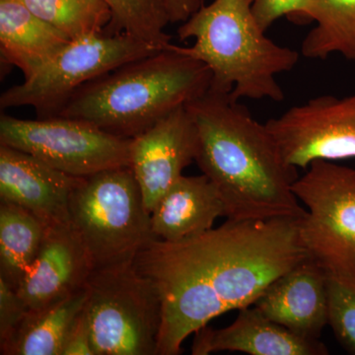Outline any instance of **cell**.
<instances>
[{"instance_id": "obj_5", "label": "cell", "mask_w": 355, "mask_h": 355, "mask_svg": "<svg viewBox=\"0 0 355 355\" xmlns=\"http://www.w3.org/2000/svg\"><path fill=\"white\" fill-rule=\"evenodd\" d=\"M69 224L93 270L133 263L159 240L130 167L83 178L70 198Z\"/></svg>"}, {"instance_id": "obj_16", "label": "cell", "mask_w": 355, "mask_h": 355, "mask_svg": "<svg viewBox=\"0 0 355 355\" xmlns=\"http://www.w3.org/2000/svg\"><path fill=\"white\" fill-rule=\"evenodd\" d=\"M220 216L225 207L209 178L182 175L156 203L151 223L159 240L177 242L214 228Z\"/></svg>"}, {"instance_id": "obj_25", "label": "cell", "mask_w": 355, "mask_h": 355, "mask_svg": "<svg viewBox=\"0 0 355 355\" xmlns=\"http://www.w3.org/2000/svg\"><path fill=\"white\" fill-rule=\"evenodd\" d=\"M29 308L12 287L0 279V345L12 338Z\"/></svg>"}, {"instance_id": "obj_7", "label": "cell", "mask_w": 355, "mask_h": 355, "mask_svg": "<svg viewBox=\"0 0 355 355\" xmlns=\"http://www.w3.org/2000/svg\"><path fill=\"white\" fill-rule=\"evenodd\" d=\"M305 171L292 184L307 209L301 242L328 277L355 286V169L318 159Z\"/></svg>"}, {"instance_id": "obj_20", "label": "cell", "mask_w": 355, "mask_h": 355, "mask_svg": "<svg viewBox=\"0 0 355 355\" xmlns=\"http://www.w3.org/2000/svg\"><path fill=\"white\" fill-rule=\"evenodd\" d=\"M310 22L316 25L301 44L305 58L326 60L338 53L355 62V0H313Z\"/></svg>"}, {"instance_id": "obj_14", "label": "cell", "mask_w": 355, "mask_h": 355, "mask_svg": "<svg viewBox=\"0 0 355 355\" xmlns=\"http://www.w3.org/2000/svg\"><path fill=\"white\" fill-rule=\"evenodd\" d=\"M327 284L326 272L309 258L272 282L254 306L295 335L320 340L329 321Z\"/></svg>"}, {"instance_id": "obj_17", "label": "cell", "mask_w": 355, "mask_h": 355, "mask_svg": "<svg viewBox=\"0 0 355 355\" xmlns=\"http://www.w3.org/2000/svg\"><path fill=\"white\" fill-rule=\"evenodd\" d=\"M71 41L22 0H0V49L7 64L29 78Z\"/></svg>"}, {"instance_id": "obj_26", "label": "cell", "mask_w": 355, "mask_h": 355, "mask_svg": "<svg viewBox=\"0 0 355 355\" xmlns=\"http://www.w3.org/2000/svg\"><path fill=\"white\" fill-rule=\"evenodd\" d=\"M62 355H95L90 322L85 306L77 315L70 328Z\"/></svg>"}, {"instance_id": "obj_24", "label": "cell", "mask_w": 355, "mask_h": 355, "mask_svg": "<svg viewBox=\"0 0 355 355\" xmlns=\"http://www.w3.org/2000/svg\"><path fill=\"white\" fill-rule=\"evenodd\" d=\"M312 3L313 0H253L252 12L261 29L266 32L284 16L296 23H310Z\"/></svg>"}, {"instance_id": "obj_27", "label": "cell", "mask_w": 355, "mask_h": 355, "mask_svg": "<svg viewBox=\"0 0 355 355\" xmlns=\"http://www.w3.org/2000/svg\"><path fill=\"white\" fill-rule=\"evenodd\" d=\"M170 22H184L200 8V0H164Z\"/></svg>"}, {"instance_id": "obj_1", "label": "cell", "mask_w": 355, "mask_h": 355, "mask_svg": "<svg viewBox=\"0 0 355 355\" xmlns=\"http://www.w3.org/2000/svg\"><path fill=\"white\" fill-rule=\"evenodd\" d=\"M302 218V217H301ZM299 220H232L177 242L156 240L133 261L162 300L157 355H178L214 318L253 306L266 287L309 259Z\"/></svg>"}, {"instance_id": "obj_10", "label": "cell", "mask_w": 355, "mask_h": 355, "mask_svg": "<svg viewBox=\"0 0 355 355\" xmlns=\"http://www.w3.org/2000/svg\"><path fill=\"white\" fill-rule=\"evenodd\" d=\"M288 165L307 169L314 160L355 157V93L321 95L266 123Z\"/></svg>"}, {"instance_id": "obj_11", "label": "cell", "mask_w": 355, "mask_h": 355, "mask_svg": "<svg viewBox=\"0 0 355 355\" xmlns=\"http://www.w3.org/2000/svg\"><path fill=\"white\" fill-rule=\"evenodd\" d=\"M198 149L197 125L187 106L132 139L130 168L149 214L184 168L196 161Z\"/></svg>"}, {"instance_id": "obj_4", "label": "cell", "mask_w": 355, "mask_h": 355, "mask_svg": "<svg viewBox=\"0 0 355 355\" xmlns=\"http://www.w3.org/2000/svg\"><path fill=\"white\" fill-rule=\"evenodd\" d=\"M253 0H214L202 6L178 29V36L195 39L175 50L200 60L211 72L210 88L236 100L282 102L277 76L291 71L299 53L266 36L252 12Z\"/></svg>"}, {"instance_id": "obj_2", "label": "cell", "mask_w": 355, "mask_h": 355, "mask_svg": "<svg viewBox=\"0 0 355 355\" xmlns=\"http://www.w3.org/2000/svg\"><path fill=\"white\" fill-rule=\"evenodd\" d=\"M187 109L198 130L195 162L216 186L227 219L305 216L292 190L297 168L287 164L266 123L254 120L239 100L211 89Z\"/></svg>"}, {"instance_id": "obj_21", "label": "cell", "mask_w": 355, "mask_h": 355, "mask_svg": "<svg viewBox=\"0 0 355 355\" xmlns=\"http://www.w3.org/2000/svg\"><path fill=\"white\" fill-rule=\"evenodd\" d=\"M111 19L104 29L108 36L128 35L160 50L171 44L165 32L170 22L164 0H104Z\"/></svg>"}, {"instance_id": "obj_23", "label": "cell", "mask_w": 355, "mask_h": 355, "mask_svg": "<svg viewBox=\"0 0 355 355\" xmlns=\"http://www.w3.org/2000/svg\"><path fill=\"white\" fill-rule=\"evenodd\" d=\"M328 324L338 343L355 355V286L328 277Z\"/></svg>"}, {"instance_id": "obj_3", "label": "cell", "mask_w": 355, "mask_h": 355, "mask_svg": "<svg viewBox=\"0 0 355 355\" xmlns=\"http://www.w3.org/2000/svg\"><path fill=\"white\" fill-rule=\"evenodd\" d=\"M211 72L175 50L132 60L76 91L57 116L93 123L123 139H135L175 110L207 92Z\"/></svg>"}, {"instance_id": "obj_15", "label": "cell", "mask_w": 355, "mask_h": 355, "mask_svg": "<svg viewBox=\"0 0 355 355\" xmlns=\"http://www.w3.org/2000/svg\"><path fill=\"white\" fill-rule=\"evenodd\" d=\"M191 354L239 352L251 355H328L320 340L301 338L266 317L258 308L249 306L226 328L205 326L195 333Z\"/></svg>"}, {"instance_id": "obj_22", "label": "cell", "mask_w": 355, "mask_h": 355, "mask_svg": "<svg viewBox=\"0 0 355 355\" xmlns=\"http://www.w3.org/2000/svg\"><path fill=\"white\" fill-rule=\"evenodd\" d=\"M30 10L70 40L101 34L111 19L104 0H22Z\"/></svg>"}, {"instance_id": "obj_13", "label": "cell", "mask_w": 355, "mask_h": 355, "mask_svg": "<svg viewBox=\"0 0 355 355\" xmlns=\"http://www.w3.org/2000/svg\"><path fill=\"white\" fill-rule=\"evenodd\" d=\"M92 265L69 223L46 227L43 242L16 288L29 310H38L85 287Z\"/></svg>"}, {"instance_id": "obj_8", "label": "cell", "mask_w": 355, "mask_h": 355, "mask_svg": "<svg viewBox=\"0 0 355 355\" xmlns=\"http://www.w3.org/2000/svg\"><path fill=\"white\" fill-rule=\"evenodd\" d=\"M128 36L89 35L71 40L29 78L4 91L1 109L32 107L39 118L57 116L78 89L121 65L160 51Z\"/></svg>"}, {"instance_id": "obj_9", "label": "cell", "mask_w": 355, "mask_h": 355, "mask_svg": "<svg viewBox=\"0 0 355 355\" xmlns=\"http://www.w3.org/2000/svg\"><path fill=\"white\" fill-rule=\"evenodd\" d=\"M0 144L30 153L74 177L130 167L132 139L116 137L78 119L21 120L1 114Z\"/></svg>"}, {"instance_id": "obj_19", "label": "cell", "mask_w": 355, "mask_h": 355, "mask_svg": "<svg viewBox=\"0 0 355 355\" xmlns=\"http://www.w3.org/2000/svg\"><path fill=\"white\" fill-rule=\"evenodd\" d=\"M46 226L15 203L0 200V279L17 288L43 242Z\"/></svg>"}, {"instance_id": "obj_6", "label": "cell", "mask_w": 355, "mask_h": 355, "mask_svg": "<svg viewBox=\"0 0 355 355\" xmlns=\"http://www.w3.org/2000/svg\"><path fill=\"white\" fill-rule=\"evenodd\" d=\"M95 355H157L162 300L133 263L95 270L85 284Z\"/></svg>"}, {"instance_id": "obj_12", "label": "cell", "mask_w": 355, "mask_h": 355, "mask_svg": "<svg viewBox=\"0 0 355 355\" xmlns=\"http://www.w3.org/2000/svg\"><path fill=\"white\" fill-rule=\"evenodd\" d=\"M83 179L0 144V200L31 212L46 227L69 223L70 198Z\"/></svg>"}, {"instance_id": "obj_18", "label": "cell", "mask_w": 355, "mask_h": 355, "mask_svg": "<svg viewBox=\"0 0 355 355\" xmlns=\"http://www.w3.org/2000/svg\"><path fill=\"white\" fill-rule=\"evenodd\" d=\"M86 288L38 310H29L10 340L0 345L1 355H62L67 335L85 306Z\"/></svg>"}]
</instances>
